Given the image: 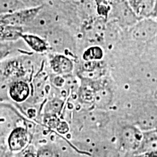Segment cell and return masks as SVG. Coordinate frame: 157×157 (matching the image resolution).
<instances>
[{"label":"cell","instance_id":"6da1fadb","mask_svg":"<svg viewBox=\"0 0 157 157\" xmlns=\"http://www.w3.org/2000/svg\"><path fill=\"white\" fill-rule=\"evenodd\" d=\"M46 40L49 48L56 51L57 53H69L73 56L75 50L74 39L68 32L63 29H52L46 34Z\"/></svg>","mask_w":157,"mask_h":157},{"label":"cell","instance_id":"7a4b0ae2","mask_svg":"<svg viewBox=\"0 0 157 157\" xmlns=\"http://www.w3.org/2000/svg\"><path fill=\"white\" fill-rule=\"evenodd\" d=\"M42 6L25 7L19 10L13 12L9 14L2 15V25H9V26L20 27L22 25H28L37 14L42 10Z\"/></svg>","mask_w":157,"mask_h":157},{"label":"cell","instance_id":"3957f363","mask_svg":"<svg viewBox=\"0 0 157 157\" xmlns=\"http://www.w3.org/2000/svg\"><path fill=\"white\" fill-rule=\"evenodd\" d=\"M131 35L135 40L148 42L157 38V22L146 17L137 21L133 26Z\"/></svg>","mask_w":157,"mask_h":157},{"label":"cell","instance_id":"277c9868","mask_svg":"<svg viewBox=\"0 0 157 157\" xmlns=\"http://www.w3.org/2000/svg\"><path fill=\"white\" fill-rule=\"evenodd\" d=\"M143 138V131L137 125H125L119 133L121 146L127 151H135Z\"/></svg>","mask_w":157,"mask_h":157},{"label":"cell","instance_id":"5b68a950","mask_svg":"<svg viewBox=\"0 0 157 157\" xmlns=\"http://www.w3.org/2000/svg\"><path fill=\"white\" fill-rule=\"evenodd\" d=\"M137 126L143 131L154 129L157 126V105L148 104L139 113Z\"/></svg>","mask_w":157,"mask_h":157},{"label":"cell","instance_id":"8992f818","mask_svg":"<svg viewBox=\"0 0 157 157\" xmlns=\"http://www.w3.org/2000/svg\"><path fill=\"white\" fill-rule=\"evenodd\" d=\"M139 157H156L157 154V134L154 129L143 131V138L135 151Z\"/></svg>","mask_w":157,"mask_h":157},{"label":"cell","instance_id":"52a82bcc","mask_svg":"<svg viewBox=\"0 0 157 157\" xmlns=\"http://www.w3.org/2000/svg\"><path fill=\"white\" fill-rule=\"evenodd\" d=\"M29 142V135L27 129L21 127H16L10 133L7 145L11 151L20 152L26 148Z\"/></svg>","mask_w":157,"mask_h":157},{"label":"cell","instance_id":"ba28073f","mask_svg":"<svg viewBox=\"0 0 157 157\" xmlns=\"http://www.w3.org/2000/svg\"><path fill=\"white\" fill-rule=\"evenodd\" d=\"M50 68L55 74L59 76L68 75L74 69V63L66 55L56 53L51 57Z\"/></svg>","mask_w":157,"mask_h":157},{"label":"cell","instance_id":"9c48e42d","mask_svg":"<svg viewBox=\"0 0 157 157\" xmlns=\"http://www.w3.org/2000/svg\"><path fill=\"white\" fill-rule=\"evenodd\" d=\"M31 93V89L29 84L22 80H17L11 83L9 87V95L11 99L22 103L26 101Z\"/></svg>","mask_w":157,"mask_h":157},{"label":"cell","instance_id":"30bf717a","mask_svg":"<svg viewBox=\"0 0 157 157\" xmlns=\"http://www.w3.org/2000/svg\"><path fill=\"white\" fill-rule=\"evenodd\" d=\"M21 38L26 43L29 48L36 52H44L49 48L47 40L34 34H23Z\"/></svg>","mask_w":157,"mask_h":157},{"label":"cell","instance_id":"8fae6325","mask_svg":"<svg viewBox=\"0 0 157 157\" xmlns=\"http://www.w3.org/2000/svg\"><path fill=\"white\" fill-rule=\"evenodd\" d=\"M52 18L50 14H48L46 12H43L42 9L39 13L37 14L34 19L29 23L28 25H30L31 28L39 31H47V33L49 31L53 29L52 26ZM46 33V34H47Z\"/></svg>","mask_w":157,"mask_h":157},{"label":"cell","instance_id":"7c38bea8","mask_svg":"<svg viewBox=\"0 0 157 157\" xmlns=\"http://www.w3.org/2000/svg\"><path fill=\"white\" fill-rule=\"evenodd\" d=\"M112 93L108 88L99 87L93 92V102L99 109L109 105L112 101Z\"/></svg>","mask_w":157,"mask_h":157},{"label":"cell","instance_id":"4fadbf2b","mask_svg":"<svg viewBox=\"0 0 157 157\" xmlns=\"http://www.w3.org/2000/svg\"><path fill=\"white\" fill-rule=\"evenodd\" d=\"M117 17L127 24H135L137 22V15L127 3H121L117 9Z\"/></svg>","mask_w":157,"mask_h":157},{"label":"cell","instance_id":"5bb4252c","mask_svg":"<svg viewBox=\"0 0 157 157\" xmlns=\"http://www.w3.org/2000/svg\"><path fill=\"white\" fill-rule=\"evenodd\" d=\"M106 118V115L101 111H90L84 116L82 121L89 127H99L103 126Z\"/></svg>","mask_w":157,"mask_h":157},{"label":"cell","instance_id":"9a60e30c","mask_svg":"<svg viewBox=\"0 0 157 157\" xmlns=\"http://www.w3.org/2000/svg\"><path fill=\"white\" fill-rule=\"evenodd\" d=\"M25 4L21 0H0V15L12 13L25 8Z\"/></svg>","mask_w":157,"mask_h":157},{"label":"cell","instance_id":"2e32d148","mask_svg":"<svg viewBox=\"0 0 157 157\" xmlns=\"http://www.w3.org/2000/svg\"><path fill=\"white\" fill-rule=\"evenodd\" d=\"M156 4V0H136V13L143 17H148L154 11Z\"/></svg>","mask_w":157,"mask_h":157},{"label":"cell","instance_id":"e0dca14e","mask_svg":"<svg viewBox=\"0 0 157 157\" xmlns=\"http://www.w3.org/2000/svg\"><path fill=\"white\" fill-rule=\"evenodd\" d=\"M16 50L15 41L9 42V41L0 40V61L7 58Z\"/></svg>","mask_w":157,"mask_h":157},{"label":"cell","instance_id":"ac0fdd59","mask_svg":"<svg viewBox=\"0 0 157 157\" xmlns=\"http://www.w3.org/2000/svg\"><path fill=\"white\" fill-rule=\"evenodd\" d=\"M63 107V101L59 99H54L50 101L45 105V112L48 115L57 116L60 113Z\"/></svg>","mask_w":157,"mask_h":157},{"label":"cell","instance_id":"d6986e66","mask_svg":"<svg viewBox=\"0 0 157 157\" xmlns=\"http://www.w3.org/2000/svg\"><path fill=\"white\" fill-rule=\"evenodd\" d=\"M102 50L97 47H93L87 49L83 54V58L87 61H93L95 60H99L102 58Z\"/></svg>","mask_w":157,"mask_h":157},{"label":"cell","instance_id":"ffe728a7","mask_svg":"<svg viewBox=\"0 0 157 157\" xmlns=\"http://www.w3.org/2000/svg\"><path fill=\"white\" fill-rule=\"evenodd\" d=\"M36 157H58L56 153L48 147L40 148L36 153Z\"/></svg>","mask_w":157,"mask_h":157},{"label":"cell","instance_id":"44dd1931","mask_svg":"<svg viewBox=\"0 0 157 157\" xmlns=\"http://www.w3.org/2000/svg\"><path fill=\"white\" fill-rule=\"evenodd\" d=\"M56 129L60 133H66L69 130V127H68V124L66 121H60L56 127Z\"/></svg>","mask_w":157,"mask_h":157},{"label":"cell","instance_id":"7402d4cb","mask_svg":"<svg viewBox=\"0 0 157 157\" xmlns=\"http://www.w3.org/2000/svg\"><path fill=\"white\" fill-rule=\"evenodd\" d=\"M23 157H36V154H33V153L31 151H28L23 155Z\"/></svg>","mask_w":157,"mask_h":157},{"label":"cell","instance_id":"603a6c76","mask_svg":"<svg viewBox=\"0 0 157 157\" xmlns=\"http://www.w3.org/2000/svg\"><path fill=\"white\" fill-rule=\"evenodd\" d=\"M0 157H5V149L2 148V146H0Z\"/></svg>","mask_w":157,"mask_h":157},{"label":"cell","instance_id":"cb8c5ba5","mask_svg":"<svg viewBox=\"0 0 157 157\" xmlns=\"http://www.w3.org/2000/svg\"><path fill=\"white\" fill-rule=\"evenodd\" d=\"M154 130H155V132H156V134H157V126H156V128L154 129Z\"/></svg>","mask_w":157,"mask_h":157},{"label":"cell","instance_id":"d4e9b609","mask_svg":"<svg viewBox=\"0 0 157 157\" xmlns=\"http://www.w3.org/2000/svg\"><path fill=\"white\" fill-rule=\"evenodd\" d=\"M21 1H22L23 3H24V1H25V0H21Z\"/></svg>","mask_w":157,"mask_h":157},{"label":"cell","instance_id":"484cf974","mask_svg":"<svg viewBox=\"0 0 157 157\" xmlns=\"http://www.w3.org/2000/svg\"><path fill=\"white\" fill-rule=\"evenodd\" d=\"M156 157H157V154H156Z\"/></svg>","mask_w":157,"mask_h":157},{"label":"cell","instance_id":"4316f807","mask_svg":"<svg viewBox=\"0 0 157 157\" xmlns=\"http://www.w3.org/2000/svg\"><path fill=\"white\" fill-rule=\"evenodd\" d=\"M151 157H155V156H151Z\"/></svg>","mask_w":157,"mask_h":157}]
</instances>
